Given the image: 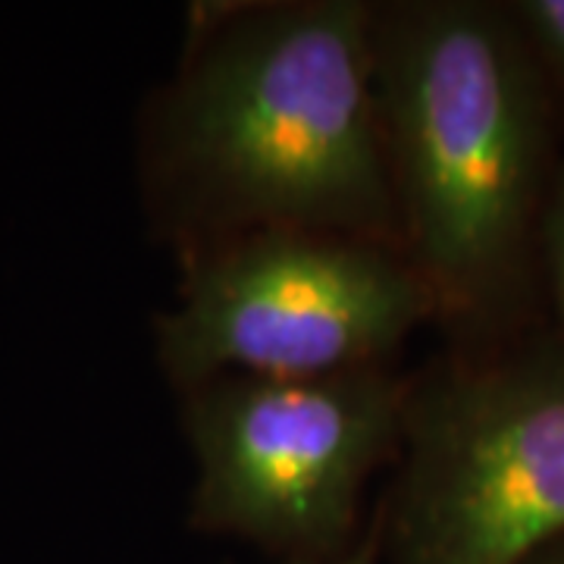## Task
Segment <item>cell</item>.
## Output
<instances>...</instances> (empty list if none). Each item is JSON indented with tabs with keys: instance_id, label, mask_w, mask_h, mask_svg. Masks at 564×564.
I'll list each match as a JSON object with an SVG mask.
<instances>
[{
	"instance_id": "1",
	"label": "cell",
	"mask_w": 564,
	"mask_h": 564,
	"mask_svg": "<svg viewBox=\"0 0 564 564\" xmlns=\"http://www.w3.org/2000/svg\"><path fill=\"white\" fill-rule=\"evenodd\" d=\"M373 91L404 258L436 314L499 329L527 299L558 166V107L508 3L377 10Z\"/></svg>"
},
{
	"instance_id": "2",
	"label": "cell",
	"mask_w": 564,
	"mask_h": 564,
	"mask_svg": "<svg viewBox=\"0 0 564 564\" xmlns=\"http://www.w3.org/2000/svg\"><path fill=\"white\" fill-rule=\"evenodd\" d=\"M361 0L226 13L195 44L163 113V163L220 229L399 232Z\"/></svg>"
},
{
	"instance_id": "3",
	"label": "cell",
	"mask_w": 564,
	"mask_h": 564,
	"mask_svg": "<svg viewBox=\"0 0 564 564\" xmlns=\"http://www.w3.org/2000/svg\"><path fill=\"white\" fill-rule=\"evenodd\" d=\"M389 564H521L564 536V343L552 333L408 389Z\"/></svg>"
},
{
	"instance_id": "4",
	"label": "cell",
	"mask_w": 564,
	"mask_h": 564,
	"mask_svg": "<svg viewBox=\"0 0 564 564\" xmlns=\"http://www.w3.org/2000/svg\"><path fill=\"white\" fill-rule=\"evenodd\" d=\"M408 389L380 367L329 377H214L188 389L192 524L289 562L348 552L361 489L402 445Z\"/></svg>"
},
{
	"instance_id": "5",
	"label": "cell",
	"mask_w": 564,
	"mask_h": 564,
	"mask_svg": "<svg viewBox=\"0 0 564 564\" xmlns=\"http://www.w3.org/2000/svg\"><path fill=\"white\" fill-rule=\"evenodd\" d=\"M436 314L402 251L336 232L258 229L188 270L161 323V361L182 386L214 377H329L377 367Z\"/></svg>"
},
{
	"instance_id": "6",
	"label": "cell",
	"mask_w": 564,
	"mask_h": 564,
	"mask_svg": "<svg viewBox=\"0 0 564 564\" xmlns=\"http://www.w3.org/2000/svg\"><path fill=\"white\" fill-rule=\"evenodd\" d=\"M508 13L524 39L555 107H564V0H514Z\"/></svg>"
},
{
	"instance_id": "7",
	"label": "cell",
	"mask_w": 564,
	"mask_h": 564,
	"mask_svg": "<svg viewBox=\"0 0 564 564\" xmlns=\"http://www.w3.org/2000/svg\"><path fill=\"white\" fill-rule=\"evenodd\" d=\"M536 267L543 273L549 302L555 311V336L564 343V161L555 166V176L545 195L540 236H536Z\"/></svg>"
},
{
	"instance_id": "8",
	"label": "cell",
	"mask_w": 564,
	"mask_h": 564,
	"mask_svg": "<svg viewBox=\"0 0 564 564\" xmlns=\"http://www.w3.org/2000/svg\"><path fill=\"white\" fill-rule=\"evenodd\" d=\"M289 564H380V540H364V543L351 545L339 558L329 562H289Z\"/></svg>"
},
{
	"instance_id": "9",
	"label": "cell",
	"mask_w": 564,
	"mask_h": 564,
	"mask_svg": "<svg viewBox=\"0 0 564 564\" xmlns=\"http://www.w3.org/2000/svg\"><path fill=\"white\" fill-rule=\"evenodd\" d=\"M521 564H564V536L545 543L543 549H536V552H533L530 558H524Z\"/></svg>"
}]
</instances>
